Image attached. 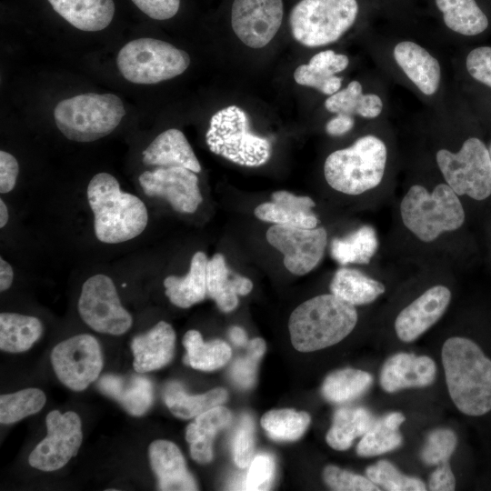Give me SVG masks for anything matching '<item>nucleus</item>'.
Here are the masks:
<instances>
[{
  "mask_svg": "<svg viewBox=\"0 0 491 491\" xmlns=\"http://www.w3.org/2000/svg\"><path fill=\"white\" fill-rule=\"evenodd\" d=\"M442 363L449 396L465 415L480 416L491 410V359L474 341L448 338L442 347Z\"/></svg>",
  "mask_w": 491,
  "mask_h": 491,
  "instance_id": "obj_1",
  "label": "nucleus"
},
{
  "mask_svg": "<svg viewBox=\"0 0 491 491\" xmlns=\"http://www.w3.org/2000/svg\"><path fill=\"white\" fill-rule=\"evenodd\" d=\"M87 199L94 215L96 238L118 244L139 235L148 222L147 209L137 196L121 190L108 173H98L87 186Z\"/></svg>",
  "mask_w": 491,
  "mask_h": 491,
  "instance_id": "obj_2",
  "label": "nucleus"
},
{
  "mask_svg": "<svg viewBox=\"0 0 491 491\" xmlns=\"http://www.w3.org/2000/svg\"><path fill=\"white\" fill-rule=\"evenodd\" d=\"M356 322L355 306L327 294L299 305L289 317L288 329L292 345L297 351L313 352L343 340Z\"/></svg>",
  "mask_w": 491,
  "mask_h": 491,
  "instance_id": "obj_3",
  "label": "nucleus"
},
{
  "mask_svg": "<svg viewBox=\"0 0 491 491\" xmlns=\"http://www.w3.org/2000/svg\"><path fill=\"white\" fill-rule=\"evenodd\" d=\"M386 160L387 148L384 141L376 135H366L326 157L325 178L338 192L360 195L381 183Z\"/></svg>",
  "mask_w": 491,
  "mask_h": 491,
  "instance_id": "obj_4",
  "label": "nucleus"
},
{
  "mask_svg": "<svg viewBox=\"0 0 491 491\" xmlns=\"http://www.w3.org/2000/svg\"><path fill=\"white\" fill-rule=\"evenodd\" d=\"M400 213L404 225L424 242L458 229L465 221L462 204L447 184L437 185L432 192L419 185L411 186L402 199Z\"/></svg>",
  "mask_w": 491,
  "mask_h": 491,
  "instance_id": "obj_5",
  "label": "nucleus"
},
{
  "mask_svg": "<svg viewBox=\"0 0 491 491\" xmlns=\"http://www.w3.org/2000/svg\"><path fill=\"white\" fill-rule=\"evenodd\" d=\"M125 115L122 100L114 94L86 93L60 101L55 122L69 140L93 142L112 133Z\"/></svg>",
  "mask_w": 491,
  "mask_h": 491,
  "instance_id": "obj_6",
  "label": "nucleus"
},
{
  "mask_svg": "<svg viewBox=\"0 0 491 491\" xmlns=\"http://www.w3.org/2000/svg\"><path fill=\"white\" fill-rule=\"evenodd\" d=\"M205 141L211 152L244 166H260L272 153L270 142L252 132L246 112L237 105L213 115Z\"/></svg>",
  "mask_w": 491,
  "mask_h": 491,
  "instance_id": "obj_7",
  "label": "nucleus"
},
{
  "mask_svg": "<svg viewBox=\"0 0 491 491\" xmlns=\"http://www.w3.org/2000/svg\"><path fill=\"white\" fill-rule=\"evenodd\" d=\"M358 12L356 0H301L290 14L292 35L307 47L330 45L353 26Z\"/></svg>",
  "mask_w": 491,
  "mask_h": 491,
  "instance_id": "obj_8",
  "label": "nucleus"
},
{
  "mask_svg": "<svg viewBox=\"0 0 491 491\" xmlns=\"http://www.w3.org/2000/svg\"><path fill=\"white\" fill-rule=\"evenodd\" d=\"M117 67L131 83L156 84L183 74L190 65L189 55L173 45L154 38L128 42L119 51Z\"/></svg>",
  "mask_w": 491,
  "mask_h": 491,
  "instance_id": "obj_9",
  "label": "nucleus"
},
{
  "mask_svg": "<svg viewBox=\"0 0 491 491\" xmlns=\"http://www.w3.org/2000/svg\"><path fill=\"white\" fill-rule=\"evenodd\" d=\"M436 160L446 184L457 195L484 200L491 195L490 155L479 138H467L457 152L440 149Z\"/></svg>",
  "mask_w": 491,
  "mask_h": 491,
  "instance_id": "obj_10",
  "label": "nucleus"
},
{
  "mask_svg": "<svg viewBox=\"0 0 491 491\" xmlns=\"http://www.w3.org/2000/svg\"><path fill=\"white\" fill-rule=\"evenodd\" d=\"M77 307L83 321L98 333L120 336L133 323L131 315L121 305L113 280L103 274L83 284Z\"/></svg>",
  "mask_w": 491,
  "mask_h": 491,
  "instance_id": "obj_11",
  "label": "nucleus"
},
{
  "mask_svg": "<svg viewBox=\"0 0 491 491\" xmlns=\"http://www.w3.org/2000/svg\"><path fill=\"white\" fill-rule=\"evenodd\" d=\"M51 362L57 378L74 391L85 390L103 368L100 345L88 334L58 343L52 350Z\"/></svg>",
  "mask_w": 491,
  "mask_h": 491,
  "instance_id": "obj_12",
  "label": "nucleus"
},
{
  "mask_svg": "<svg viewBox=\"0 0 491 491\" xmlns=\"http://www.w3.org/2000/svg\"><path fill=\"white\" fill-rule=\"evenodd\" d=\"M45 424L47 435L30 453L28 462L34 468L51 472L77 455L83 440L82 423L75 412L53 410L46 416Z\"/></svg>",
  "mask_w": 491,
  "mask_h": 491,
  "instance_id": "obj_13",
  "label": "nucleus"
},
{
  "mask_svg": "<svg viewBox=\"0 0 491 491\" xmlns=\"http://www.w3.org/2000/svg\"><path fill=\"white\" fill-rule=\"evenodd\" d=\"M267 242L284 255L286 268L294 275H306L322 260L327 242L325 228H301L274 225L266 231Z\"/></svg>",
  "mask_w": 491,
  "mask_h": 491,
  "instance_id": "obj_14",
  "label": "nucleus"
},
{
  "mask_svg": "<svg viewBox=\"0 0 491 491\" xmlns=\"http://www.w3.org/2000/svg\"><path fill=\"white\" fill-rule=\"evenodd\" d=\"M282 19V0H235L232 5V28L252 48L268 45L279 30Z\"/></svg>",
  "mask_w": 491,
  "mask_h": 491,
  "instance_id": "obj_15",
  "label": "nucleus"
},
{
  "mask_svg": "<svg viewBox=\"0 0 491 491\" xmlns=\"http://www.w3.org/2000/svg\"><path fill=\"white\" fill-rule=\"evenodd\" d=\"M139 184L146 195L165 198L179 213L192 214L203 201L195 173L182 166L145 171Z\"/></svg>",
  "mask_w": 491,
  "mask_h": 491,
  "instance_id": "obj_16",
  "label": "nucleus"
},
{
  "mask_svg": "<svg viewBox=\"0 0 491 491\" xmlns=\"http://www.w3.org/2000/svg\"><path fill=\"white\" fill-rule=\"evenodd\" d=\"M451 300L450 290L435 286L405 307L397 316L395 329L403 342H413L436 324Z\"/></svg>",
  "mask_w": 491,
  "mask_h": 491,
  "instance_id": "obj_17",
  "label": "nucleus"
},
{
  "mask_svg": "<svg viewBox=\"0 0 491 491\" xmlns=\"http://www.w3.org/2000/svg\"><path fill=\"white\" fill-rule=\"evenodd\" d=\"M393 57L408 80L426 96L434 95L441 83L439 61L424 46L411 40L398 42Z\"/></svg>",
  "mask_w": 491,
  "mask_h": 491,
  "instance_id": "obj_18",
  "label": "nucleus"
},
{
  "mask_svg": "<svg viewBox=\"0 0 491 491\" xmlns=\"http://www.w3.org/2000/svg\"><path fill=\"white\" fill-rule=\"evenodd\" d=\"M436 374V366L431 357L397 353L385 362L380 373V385L387 393L424 387L435 381Z\"/></svg>",
  "mask_w": 491,
  "mask_h": 491,
  "instance_id": "obj_19",
  "label": "nucleus"
},
{
  "mask_svg": "<svg viewBox=\"0 0 491 491\" xmlns=\"http://www.w3.org/2000/svg\"><path fill=\"white\" fill-rule=\"evenodd\" d=\"M148 456L159 490H198L194 476L186 467L184 456L175 443L163 439L153 441L148 447Z\"/></svg>",
  "mask_w": 491,
  "mask_h": 491,
  "instance_id": "obj_20",
  "label": "nucleus"
},
{
  "mask_svg": "<svg viewBox=\"0 0 491 491\" xmlns=\"http://www.w3.org/2000/svg\"><path fill=\"white\" fill-rule=\"evenodd\" d=\"M175 333L172 326L158 322L145 334L135 336L131 343L133 366L136 372L145 373L166 366L173 358Z\"/></svg>",
  "mask_w": 491,
  "mask_h": 491,
  "instance_id": "obj_21",
  "label": "nucleus"
},
{
  "mask_svg": "<svg viewBox=\"0 0 491 491\" xmlns=\"http://www.w3.org/2000/svg\"><path fill=\"white\" fill-rule=\"evenodd\" d=\"M272 202L256 207L255 215L265 222L301 228H316V215L312 212L316 205L309 196H297L287 191H276Z\"/></svg>",
  "mask_w": 491,
  "mask_h": 491,
  "instance_id": "obj_22",
  "label": "nucleus"
},
{
  "mask_svg": "<svg viewBox=\"0 0 491 491\" xmlns=\"http://www.w3.org/2000/svg\"><path fill=\"white\" fill-rule=\"evenodd\" d=\"M349 65L348 57L334 50H323L314 55L308 64L297 66L294 72L295 81L300 85L313 87L322 94L331 95L340 90L341 73Z\"/></svg>",
  "mask_w": 491,
  "mask_h": 491,
  "instance_id": "obj_23",
  "label": "nucleus"
},
{
  "mask_svg": "<svg viewBox=\"0 0 491 491\" xmlns=\"http://www.w3.org/2000/svg\"><path fill=\"white\" fill-rule=\"evenodd\" d=\"M97 387L133 416L145 415L154 400L151 381L141 376H122L107 374L100 377Z\"/></svg>",
  "mask_w": 491,
  "mask_h": 491,
  "instance_id": "obj_24",
  "label": "nucleus"
},
{
  "mask_svg": "<svg viewBox=\"0 0 491 491\" xmlns=\"http://www.w3.org/2000/svg\"><path fill=\"white\" fill-rule=\"evenodd\" d=\"M207 296L225 313L238 306V296H246L253 288L252 281L232 273L223 255L215 254L208 260L206 271Z\"/></svg>",
  "mask_w": 491,
  "mask_h": 491,
  "instance_id": "obj_25",
  "label": "nucleus"
},
{
  "mask_svg": "<svg viewBox=\"0 0 491 491\" xmlns=\"http://www.w3.org/2000/svg\"><path fill=\"white\" fill-rule=\"evenodd\" d=\"M146 165L182 166L195 173L201 171L200 163L189 142L180 130L170 128L158 135L143 151Z\"/></svg>",
  "mask_w": 491,
  "mask_h": 491,
  "instance_id": "obj_26",
  "label": "nucleus"
},
{
  "mask_svg": "<svg viewBox=\"0 0 491 491\" xmlns=\"http://www.w3.org/2000/svg\"><path fill=\"white\" fill-rule=\"evenodd\" d=\"M231 420L230 410L217 406L195 416V421L187 426L185 439L190 444L191 457L196 463L205 465L213 460L214 438Z\"/></svg>",
  "mask_w": 491,
  "mask_h": 491,
  "instance_id": "obj_27",
  "label": "nucleus"
},
{
  "mask_svg": "<svg viewBox=\"0 0 491 491\" xmlns=\"http://www.w3.org/2000/svg\"><path fill=\"white\" fill-rule=\"evenodd\" d=\"M53 9L75 28L95 32L107 27L115 14L113 0H48Z\"/></svg>",
  "mask_w": 491,
  "mask_h": 491,
  "instance_id": "obj_28",
  "label": "nucleus"
},
{
  "mask_svg": "<svg viewBox=\"0 0 491 491\" xmlns=\"http://www.w3.org/2000/svg\"><path fill=\"white\" fill-rule=\"evenodd\" d=\"M207 264L206 255L198 251L193 256L189 271L185 276H169L164 280L165 295L172 304L188 308L207 296Z\"/></svg>",
  "mask_w": 491,
  "mask_h": 491,
  "instance_id": "obj_29",
  "label": "nucleus"
},
{
  "mask_svg": "<svg viewBox=\"0 0 491 491\" xmlns=\"http://www.w3.org/2000/svg\"><path fill=\"white\" fill-rule=\"evenodd\" d=\"M228 397L223 387L201 395H188L180 382H168L163 391L164 401L172 414L181 419H190L221 406Z\"/></svg>",
  "mask_w": 491,
  "mask_h": 491,
  "instance_id": "obj_30",
  "label": "nucleus"
},
{
  "mask_svg": "<svg viewBox=\"0 0 491 491\" xmlns=\"http://www.w3.org/2000/svg\"><path fill=\"white\" fill-rule=\"evenodd\" d=\"M385 290L381 282L347 267L339 268L330 284L331 294L353 306L370 304Z\"/></svg>",
  "mask_w": 491,
  "mask_h": 491,
  "instance_id": "obj_31",
  "label": "nucleus"
},
{
  "mask_svg": "<svg viewBox=\"0 0 491 491\" xmlns=\"http://www.w3.org/2000/svg\"><path fill=\"white\" fill-rule=\"evenodd\" d=\"M435 3L445 25L458 35L474 36L488 27V18L476 0H435Z\"/></svg>",
  "mask_w": 491,
  "mask_h": 491,
  "instance_id": "obj_32",
  "label": "nucleus"
},
{
  "mask_svg": "<svg viewBox=\"0 0 491 491\" xmlns=\"http://www.w3.org/2000/svg\"><path fill=\"white\" fill-rule=\"evenodd\" d=\"M375 417L365 407H342L336 411L326 434V443L338 451L348 449L356 437L363 436Z\"/></svg>",
  "mask_w": 491,
  "mask_h": 491,
  "instance_id": "obj_33",
  "label": "nucleus"
},
{
  "mask_svg": "<svg viewBox=\"0 0 491 491\" xmlns=\"http://www.w3.org/2000/svg\"><path fill=\"white\" fill-rule=\"evenodd\" d=\"M41 321L30 316L16 313L0 314V349L9 353H21L30 349L41 337Z\"/></svg>",
  "mask_w": 491,
  "mask_h": 491,
  "instance_id": "obj_34",
  "label": "nucleus"
},
{
  "mask_svg": "<svg viewBox=\"0 0 491 491\" xmlns=\"http://www.w3.org/2000/svg\"><path fill=\"white\" fill-rule=\"evenodd\" d=\"M186 354L184 362L191 367L210 372L224 366L230 360L232 350L220 339L205 342L197 330L187 331L183 337Z\"/></svg>",
  "mask_w": 491,
  "mask_h": 491,
  "instance_id": "obj_35",
  "label": "nucleus"
},
{
  "mask_svg": "<svg viewBox=\"0 0 491 491\" xmlns=\"http://www.w3.org/2000/svg\"><path fill=\"white\" fill-rule=\"evenodd\" d=\"M325 107L334 114L376 118L381 115L384 104L378 95L364 94L361 83L354 80L346 88L329 95L325 101Z\"/></svg>",
  "mask_w": 491,
  "mask_h": 491,
  "instance_id": "obj_36",
  "label": "nucleus"
},
{
  "mask_svg": "<svg viewBox=\"0 0 491 491\" xmlns=\"http://www.w3.org/2000/svg\"><path fill=\"white\" fill-rule=\"evenodd\" d=\"M405 416L392 412L375 420L356 446L359 456H376L398 448L403 441L399 427Z\"/></svg>",
  "mask_w": 491,
  "mask_h": 491,
  "instance_id": "obj_37",
  "label": "nucleus"
},
{
  "mask_svg": "<svg viewBox=\"0 0 491 491\" xmlns=\"http://www.w3.org/2000/svg\"><path fill=\"white\" fill-rule=\"evenodd\" d=\"M373 376L363 370L344 368L329 374L321 392L329 402L341 404L363 396L371 386Z\"/></svg>",
  "mask_w": 491,
  "mask_h": 491,
  "instance_id": "obj_38",
  "label": "nucleus"
},
{
  "mask_svg": "<svg viewBox=\"0 0 491 491\" xmlns=\"http://www.w3.org/2000/svg\"><path fill=\"white\" fill-rule=\"evenodd\" d=\"M378 247L375 229L363 225L343 238H335L331 243V256L341 265L367 264Z\"/></svg>",
  "mask_w": 491,
  "mask_h": 491,
  "instance_id": "obj_39",
  "label": "nucleus"
},
{
  "mask_svg": "<svg viewBox=\"0 0 491 491\" xmlns=\"http://www.w3.org/2000/svg\"><path fill=\"white\" fill-rule=\"evenodd\" d=\"M311 422L306 412L283 408L266 412L261 418V426L266 434L276 441H295L306 432Z\"/></svg>",
  "mask_w": 491,
  "mask_h": 491,
  "instance_id": "obj_40",
  "label": "nucleus"
},
{
  "mask_svg": "<svg viewBox=\"0 0 491 491\" xmlns=\"http://www.w3.org/2000/svg\"><path fill=\"white\" fill-rule=\"evenodd\" d=\"M46 402L45 393L38 388H25L0 396V422L9 425L39 412Z\"/></svg>",
  "mask_w": 491,
  "mask_h": 491,
  "instance_id": "obj_41",
  "label": "nucleus"
},
{
  "mask_svg": "<svg viewBox=\"0 0 491 491\" xmlns=\"http://www.w3.org/2000/svg\"><path fill=\"white\" fill-rule=\"evenodd\" d=\"M367 477L377 486L389 491H424L425 483L416 477L402 474L387 460H379L366 468Z\"/></svg>",
  "mask_w": 491,
  "mask_h": 491,
  "instance_id": "obj_42",
  "label": "nucleus"
},
{
  "mask_svg": "<svg viewBox=\"0 0 491 491\" xmlns=\"http://www.w3.org/2000/svg\"><path fill=\"white\" fill-rule=\"evenodd\" d=\"M246 355L236 359L230 367L232 380L242 388H250L256 379L258 363L266 352L264 339L256 337L246 345Z\"/></svg>",
  "mask_w": 491,
  "mask_h": 491,
  "instance_id": "obj_43",
  "label": "nucleus"
},
{
  "mask_svg": "<svg viewBox=\"0 0 491 491\" xmlns=\"http://www.w3.org/2000/svg\"><path fill=\"white\" fill-rule=\"evenodd\" d=\"M457 444L455 432L448 428H437L429 433L421 451L422 461L428 466H439L448 462Z\"/></svg>",
  "mask_w": 491,
  "mask_h": 491,
  "instance_id": "obj_44",
  "label": "nucleus"
},
{
  "mask_svg": "<svg viewBox=\"0 0 491 491\" xmlns=\"http://www.w3.org/2000/svg\"><path fill=\"white\" fill-rule=\"evenodd\" d=\"M325 483L337 491H378V486L368 477L354 474L336 466H326L323 471Z\"/></svg>",
  "mask_w": 491,
  "mask_h": 491,
  "instance_id": "obj_45",
  "label": "nucleus"
},
{
  "mask_svg": "<svg viewBox=\"0 0 491 491\" xmlns=\"http://www.w3.org/2000/svg\"><path fill=\"white\" fill-rule=\"evenodd\" d=\"M275 476V461L269 454L256 456L249 465L243 483L244 490H268Z\"/></svg>",
  "mask_w": 491,
  "mask_h": 491,
  "instance_id": "obj_46",
  "label": "nucleus"
},
{
  "mask_svg": "<svg viewBox=\"0 0 491 491\" xmlns=\"http://www.w3.org/2000/svg\"><path fill=\"white\" fill-rule=\"evenodd\" d=\"M255 451L254 423L249 416H244L236 431L233 455L235 465L240 468L248 466Z\"/></svg>",
  "mask_w": 491,
  "mask_h": 491,
  "instance_id": "obj_47",
  "label": "nucleus"
},
{
  "mask_svg": "<svg viewBox=\"0 0 491 491\" xmlns=\"http://www.w3.org/2000/svg\"><path fill=\"white\" fill-rule=\"evenodd\" d=\"M466 68L476 81L491 88V46H477L466 58Z\"/></svg>",
  "mask_w": 491,
  "mask_h": 491,
  "instance_id": "obj_48",
  "label": "nucleus"
},
{
  "mask_svg": "<svg viewBox=\"0 0 491 491\" xmlns=\"http://www.w3.org/2000/svg\"><path fill=\"white\" fill-rule=\"evenodd\" d=\"M143 13L155 20H166L177 13L180 0H131Z\"/></svg>",
  "mask_w": 491,
  "mask_h": 491,
  "instance_id": "obj_49",
  "label": "nucleus"
},
{
  "mask_svg": "<svg viewBox=\"0 0 491 491\" xmlns=\"http://www.w3.org/2000/svg\"><path fill=\"white\" fill-rule=\"evenodd\" d=\"M19 172V165L15 157L4 151H0V193L6 194L15 185Z\"/></svg>",
  "mask_w": 491,
  "mask_h": 491,
  "instance_id": "obj_50",
  "label": "nucleus"
},
{
  "mask_svg": "<svg viewBox=\"0 0 491 491\" xmlns=\"http://www.w3.org/2000/svg\"><path fill=\"white\" fill-rule=\"evenodd\" d=\"M428 487L432 491L455 490L456 478L447 462L439 465L431 474Z\"/></svg>",
  "mask_w": 491,
  "mask_h": 491,
  "instance_id": "obj_51",
  "label": "nucleus"
},
{
  "mask_svg": "<svg viewBox=\"0 0 491 491\" xmlns=\"http://www.w3.org/2000/svg\"><path fill=\"white\" fill-rule=\"evenodd\" d=\"M355 125L353 115L336 114L326 125V131L333 136H339L349 132Z\"/></svg>",
  "mask_w": 491,
  "mask_h": 491,
  "instance_id": "obj_52",
  "label": "nucleus"
},
{
  "mask_svg": "<svg viewBox=\"0 0 491 491\" xmlns=\"http://www.w3.org/2000/svg\"><path fill=\"white\" fill-rule=\"evenodd\" d=\"M14 273L12 266L2 257L0 258V291L7 290L13 282Z\"/></svg>",
  "mask_w": 491,
  "mask_h": 491,
  "instance_id": "obj_53",
  "label": "nucleus"
},
{
  "mask_svg": "<svg viewBox=\"0 0 491 491\" xmlns=\"http://www.w3.org/2000/svg\"><path fill=\"white\" fill-rule=\"evenodd\" d=\"M229 337L235 346H244L248 343L246 332L240 326L231 327Z\"/></svg>",
  "mask_w": 491,
  "mask_h": 491,
  "instance_id": "obj_54",
  "label": "nucleus"
},
{
  "mask_svg": "<svg viewBox=\"0 0 491 491\" xmlns=\"http://www.w3.org/2000/svg\"><path fill=\"white\" fill-rule=\"evenodd\" d=\"M9 215H8V210L6 207V205L3 201V199H0V227L3 228L8 221Z\"/></svg>",
  "mask_w": 491,
  "mask_h": 491,
  "instance_id": "obj_55",
  "label": "nucleus"
},
{
  "mask_svg": "<svg viewBox=\"0 0 491 491\" xmlns=\"http://www.w3.org/2000/svg\"><path fill=\"white\" fill-rule=\"evenodd\" d=\"M488 152H489L490 160H491V143H490L489 147H488Z\"/></svg>",
  "mask_w": 491,
  "mask_h": 491,
  "instance_id": "obj_56",
  "label": "nucleus"
}]
</instances>
